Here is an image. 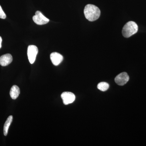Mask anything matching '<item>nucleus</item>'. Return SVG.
<instances>
[{"label": "nucleus", "mask_w": 146, "mask_h": 146, "mask_svg": "<svg viewBox=\"0 0 146 146\" xmlns=\"http://www.w3.org/2000/svg\"><path fill=\"white\" fill-rule=\"evenodd\" d=\"M38 52V48L36 46L34 45L29 46L27 50L28 57L29 61L31 64H33L35 61Z\"/></svg>", "instance_id": "3"}, {"label": "nucleus", "mask_w": 146, "mask_h": 146, "mask_svg": "<svg viewBox=\"0 0 146 146\" xmlns=\"http://www.w3.org/2000/svg\"><path fill=\"white\" fill-rule=\"evenodd\" d=\"M61 97L63 100V104L65 105L72 103L76 99L74 94L70 92H63L61 95Z\"/></svg>", "instance_id": "5"}, {"label": "nucleus", "mask_w": 146, "mask_h": 146, "mask_svg": "<svg viewBox=\"0 0 146 146\" xmlns=\"http://www.w3.org/2000/svg\"><path fill=\"white\" fill-rule=\"evenodd\" d=\"M50 58L53 64L55 66L59 65L62 62L63 59L62 55L56 52L52 53L50 55Z\"/></svg>", "instance_id": "7"}, {"label": "nucleus", "mask_w": 146, "mask_h": 146, "mask_svg": "<svg viewBox=\"0 0 146 146\" xmlns=\"http://www.w3.org/2000/svg\"><path fill=\"white\" fill-rule=\"evenodd\" d=\"M13 60V57L10 54L3 55L0 57V65L2 66H7Z\"/></svg>", "instance_id": "8"}, {"label": "nucleus", "mask_w": 146, "mask_h": 146, "mask_svg": "<svg viewBox=\"0 0 146 146\" xmlns=\"http://www.w3.org/2000/svg\"><path fill=\"white\" fill-rule=\"evenodd\" d=\"M12 120H13V116H9L7 118V120L6 121L4 126L3 132L5 136H6L8 133L9 128L11 124L12 123Z\"/></svg>", "instance_id": "10"}, {"label": "nucleus", "mask_w": 146, "mask_h": 146, "mask_svg": "<svg viewBox=\"0 0 146 146\" xmlns=\"http://www.w3.org/2000/svg\"><path fill=\"white\" fill-rule=\"evenodd\" d=\"M6 18V15L3 10L1 7L0 5V18L4 19H5Z\"/></svg>", "instance_id": "12"}, {"label": "nucleus", "mask_w": 146, "mask_h": 146, "mask_svg": "<svg viewBox=\"0 0 146 146\" xmlns=\"http://www.w3.org/2000/svg\"><path fill=\"white\" fill-rule=\"evenodd\" d=\"M35 23L38 25H44L48 23L49 20L43 15L42 12L37 11L35 13V15L33 18Z\"/></svg>", "instance_id": "4"}, {"label": "nucleus", "mask_w": 146, "mask_h": 146, "mask_svg": "<svg viewBox=\"0 0 146 146\" xmlns=\"http://www.w3.org/2000/svg\"><path fill=\"white\" fill-rule=\"evenodd\" d=\"M84 13L86 19L93 22L98 19L100 16L101 12L98 7L94 5L88 4L84 7Z\"/></svg>", "instance_id": "1"}, {"label": "nucleus", "mask_w": 146, "mask_h": 146, "mask_svg": "<svg viewBox=\"0 0 146 146\" xmlns=\"http://www.w3.org/2000/svg\"><path fill=\"white\" fill-rule=\"evenodd\" d=\"M20 94V90L19 87L16 85L12 86L10 91V96L13 100L16 99Z\"/></svg>", "instance_id": "9"}, {"label": "nucleus", "mask_w": 146, "mask_h": 146, "mask_svg": "<svg viewBox=\"0 0 146 146\" xmlns=\"http://www.w3.org/2000/svg\"><path fill=\"white\" fill-rule=\"evenodd\" d=\"M129 76L126 72L120 73L115 78V82L118 85L123 86L129 80Z\"/></svg>", "instance_id": "6"}, {"label": "nucleus", "mask_w": 146, "mask_h": 146, "mask_svg": "<svg viewBox=\"0 0 146 146\" xmlns=\"http://www.w3.org/2000/svg\"><path fill=\"white\" fill-rule=\"evenodd\" d=\"M138 26L137 24L133 21H129L125 25L122 29L123 36L128 38L138 32Z\"/></svg>", "instance_id": "2"}, {"label": "nucleus", "mask_w": 146, "mask_h": 146, "mask_svg": "<svg viewBox=\"0 0 146 146\" xmlns=\"http://www.w3.org/2000/svg\"><path fill=\"white\" fill-rule=\"evenodd\" d=\"M98 89L102 91H107L109 87V85L108 83L106 82H100L98 85Z\"/></svg>", "instance_id": "11"}, {"label": "nucleus", "mask_w": 146, "mask_h": 146, "mask_svg": "<svg viewBox=\"0 0 146 146\" xmlns=\"http://www.w3.org/2000/svg\"><path fill=\"white\" fill-rule=\"evenodd\" d=\"M2 42V39L1 37L0 36V48H1Z\"/></svg>", "instance_id": "13"}]
</instances>
